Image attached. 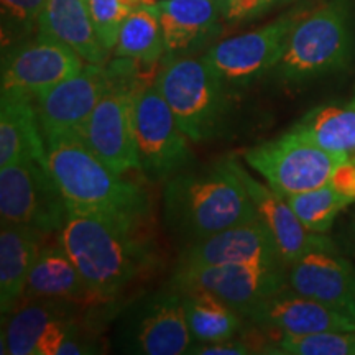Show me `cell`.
I'll list each match as a JSON object with an SVG mask.
<instances>
[{
	"instance_id": "obj_1",
	"label": "cell",
	"mask_w": 355,
	"mask_h": 355,
	"mask_svg": "<svg viewBox=\"0 0 355 355\" xmlns=\"http://www.w3.org/2000/svg\"><path fill=\"white\" fill-rule=\"evenodd\" d=\"M150 222L69 214L60 243L99 303H110L157 268Z\"/></svg>"
},
{
	"instance_id": "obj_2",
	"label": "cell",
	"mask_w": 355,
	"mask_h": 355,
	"mask_svg": "<svg viewBox=\"0 0 355 355\" xmlns=\"http://www.w3.org/2000/svg\"><path fill=\"white\" fill-rule=\"evenodd\" d=\"M232 157L201 168H184L165 183L168 229L186 243L259 217Z\"/></svg>"
},
{
	"instance_id": "obj_3",
	"label": "cell",
	"mask_w": 355,
	"mask_h": 355,
	"mask_svg": "<svg viewBox=\"0 0 355 355\" xmlns=\"http://www.w3.org/2000/svg\"><path fill=\"white\" fill-rule=\"evenodd\" d=\"M46 162L69 214L150 222L148 191L105 165L81 139L44 140Z\"/></svg>"
},
{
	"instance_id": "obj_4",
	"label": "cell",
	"mask_w": 355,
	"mask_h": 355,
	"mask_svg": "<svg viewBox=\"0 0 355 355\" xmlns=\"http://www.w3.org/2000/svg\"><path fill=\"white\" fill-rule=\"evenodd\" d=\"M155 86L191 141L201 144L214 139L225 127L230 89L204 56L166 58Z\"/></svg>"
},
{
	"instance_id": "obj_5",
	"label": "cell",
	"mask_w": 355,
	"mask_h": 355,
	"mask_svg": "<svg viewBox=\"0 0 355 355\" xmlns=\"http://www.w3.org/2000/svg\"><path fill=\"white\" fill-rule=\"evenodd\" d=\"M350 53V6L347 0H331L303 13L273 73L288 84L308 83L343 69Z\"/></svg>"
},
{
	"instance_id": "obj_6",
	"label": "cell",
	"mask_w": 355,
	"mask_h": 355,
	"mask_svg": "<svg viewBox=\"0 0 355 355\" xmlns=\"http://www.w3.org/2000/svg\"><path fill=\"white\" fill-rule=\"evenodd\" d=\"M109 68L114 86L102 97L84 128L83 141L97 158L119 175L140 171L133 133V92L144 86L137 63L127 58H115Z\"/></svg>"
},
{
	"instance_id": "obj_7",
	"label": "cell",
	"mask_w": 355,
	"mask_h": 355,
	"mask_svg": "<svg viewBox=\"0 0 355 355\" xmlns=\"http://www.w3.org/2000/svg\"><path fill=\"white\" fill-rule=\"evenodd\" d=\"M133 133L140 173L152 183H166L189 166L188 137L153 83L133 92Z\"/></svg>"
},
{
	"instance_id": "obj_8",
	"label": "cell",
	"mask_w": 355,
	"mask_h": 355,
	"mask_svg": "<svg viewBox=\"0 0 355 355\" xmlns=\"http://www.w3.org/2000/svg\"><path fill=\"white\" fill-rule=\"evenodd\" d=\"M0 217L2 224L60 234L69 211L48 162L26 158L0 168Z\"/></svg>"
},
{
	"instance_id": "obj_9",
	"label": "cell",
	"mask_w": 355,
	"mask_h": 355,
	"mask_svg": "<svg viewBox=\"0 0 355 355\" xmlns=\"http://www.w3.org/2000/svg\"><path fill=\"white\" fill-rule=\"evenodd\" d=\"M243 158L265 178L270 188L285 198L327 184L336 168L349 159L326 152L293 132L247 150Z\"/></svg>"
},
{
	"instance_id": "obj_10",
	"label": "cell",
	"mask_w": 355,
	"mask_h": 355,
	"mask_svg": "<svg viewBox=\"0 0 355 355\" xmlns=\"http://www.w3.org/2000/svg\"><path fill=\"white\" fill-rule=\"evenodd\" d=\"M304 12L296 8L259 30L216 43L204 58L229 89L245 87L277 68L288 37Z\"/></svg>"
},
{
	"instance_id": "obj_11",
	"label": "cell",
	"mask_w": 355,
	"mask_h": 355,
	"mask_svg": "<svg viewBox=\"0 0 355 355\" xmlns=\"http://www.w3.org/2000/svg\"><path fill=\"white\" fill-rule=\"evenodd\" d=\"M121 339L128 354H188L194 340L186 322L181 288L171 282L166 290L153 293L130 308Z\"/></svg>"
},
{
	"instance_id": "obj_12",
	"label": "cell",
	"mask_w": 355,
	"mask_h": 355,
	"mask_svg": "<svg viewBox=\"0 0 355 355\" xmlns=\"http://www.w3.org/2000/svg\"><path fill=\"white\" fill-rule=\"evenodd\" d=\"M86 61L68 44L37 33L2 51L0 92L43 96L84 68Z\"/></svg>"
},
{
	"instance_id": "obj_13",
	"label": "cell",
	"mask_w": 355,
	"mask_h": 355,
	"mask_svg": "<svg viewBox=\"0 0 355 355\" xmlns=\"http://www.w3.org/2000/svg\"><path fill=\"white\" fill-rule=\"evenodd\" d=\"M114 86L109 64L86 63L78 74L35 99L43 139H81L102 97Z\"/></svg>"
},
{
	"instance_id": "obj_14",
	"label": "cell",
	"mask_w": 355,
	"mask_h": 355,
	"mask_svg": "<svg viewBox=\"0 0 355 355\" xmlns=\"http://www.w3.org/2000/svg\"><path fill=\"white\" fill-rule=\"evenodd\" d=\"M171 282L176 285L204 288L241 314L260 300L290 286L288 266L263 263H234L176 270Z\"/></svg>"
},
{
	"instance_id": "obj_15",
	"label": "cell",
	"mask_w": 355,
	"mask_h": 355,
	"mask_svg": "<svg viewBox=\"0 0 355 355\" xmlns=\"http://www.w3.org/2000/svg\"><path fill=\"white\" fill-rule=\"evenodd\" d=\"M234 263H263L288 266L272 232L260 217L234 225L201 241L189 243L181 252L176 270L206 268Z\"/></svg>"
},
{
	"instance_id": "obj_16",
	"label": "cell",
	"mask_w": 355,
	"mask_h": 355,
	"mask_svg": "<svg viewBox=\"0 0 355 355\" xmlns=\"http://www.w3.org/2000/svg\"><path fill=\"white\" fill-rule=\"evenodd\" d=\"M242 316L275 336H306L326 331H355V321L290 286L260 300Z\"/></svg>"
},
{
	"instance_id": "obj_17",
	"label": "cell",
	"mask_w": 355,
	"mask_h": 355,
	"mask_svg": "<svg viewBox=\"0 0 355 355\" xmlns=\"http://www.w3.org/2000/svg\"><path fill=\"white\" fill-rule=\"evenodd\" d=\"M288 285L300 295L355 321V268L332 250H314L288 266Z\"/></svg>"
},
{
	"instance_id": "obj_18",
	"label": "cell",
	"mask_w": 355,
	"mask_h": 355,
	"mask_svg": "<svg viewBox=\"0 0 355 355\" xmlns=\"http://www.w3.org/2000/svg\"><path fill=\"white\" fill-rule=\"evenodd\" d=\"M239 173H241L243 184L255 204L257 214L272 232L279 248V254L288 266L309 252H337L336 245L331 239L326 237V234H314L301 224L285 196H282L270 186L254 180L242 166H239Z\"/></svg>"
},
{
	"instance_id": "obj_19",
	"label": "cell",
	"mask_w": 355,
	"mask_h": 355,
	"mask_svg": "<svg viewBox=\"0 0 355 355\" xmlns=\"http://www.w3.org/2000/svg\"><path fill=\"white\" fill-rule=\"evenodd\" d=\"M225 0H162L159 24L166 58L188 56L217 38Z\"/></svg>"
},
{
	"instance_id": "obj_20",
	"label": "cell",
	"mask_w": 355,
	"mask_h": 355,
	"mask_svg": "<svg viewBox=\"0 0 355 355\" xmlns=\"http://www.w3.org/2000/svg\"><path fill=\"white\" fill-rule=\"evenodd\" d=\"M38 33L68 44L86 63L107 64L110 51L97 35L86 0H48Z\"/></svg>"
},
{
	"instance_id": "obj_21",
	"label": "cell",
	"mask_w": 355,
	"mask_h": 355,
	"mask_svg": "<svg viewBox=\"0 0 355 355\" xmlns=\"http://www.w3.org/2000/svg\"><path fill=\"white\" fill-rule=\"evenodd\" d=\"M32 298L64 301L71 304L99 303L60 242L58 245L42 247L35 260L21 300Z\"/></svg>"
},
{
	"instance_id": "obj_22",
	"label": "cell",
	"mask_w": 355,
	"mask_h": 355,
	"mask_svg": "<svg viewBox=\"0 0 355 355\" xmlns=\"http://www.w3.org/2000/svg\"><path fill=\"white\" fill-rule=\"evenodd\" d=\"M26 158L46 162L35 101L17 92H0V168Z\"/></svg>"
},
{
	"instance_id": "obj_23",
	"label": "cell",
	"mask_w": 355,
	"mask_h": 355,
	"mask_svg": "<svg viewBox=\"0 0 355 355\" xmlns=\"http://www.w3.org/2000/svg\"><path fill=\"white\" fill-rule=\"evenodd\" d=\"M44 235L19 224H2L0 230V309L7 316L24 298Z\"/></svg>"
},
{
	"instance_id": "obj_24",
	"label": "cell",
	"mask_w": 355,
	"mask_h": 355,
	"mask_svg": "<svg viewBox=\"0 0 355 355\" xmlns=\"http://www.w3.org/2000/svg\"><path fill=\"white\" fill-rule=\"evenodd\" d=\"M178 286L183 291L186 322L194 343H216L230 339L241 332L245 318L237 309L204 288Z\"/></svg>"
},
{
	"instance_id": "obj_25",
	"label": "cell",
	"mask_w": 355,
	"mask_h": 355,
	"mask_svg": "<svg viewBox=\"0 0 355 355\" xmlns=\"http://www.w3.org/2000/svg\"><path fill=\"white\" fill-rule=\"evenodd\" d=\"M293 133L332 155H355V105H321L291 127Z\"/></svg>"
},
{
	"instance_id": "obj_26",
	"label": "cell",
	"mask_w": 355,
	"mask_h": 355,
	"mask_svg": "<svg viewBox=\"0 0 355 355\" xmlns=\"http://www.w3.org/2000/svg\"><path fill=\"white\" fill-rule=\"evenodd\" d=\"M69 306L71 303L55 300H21L15 309L7 314V322H3L2 354L35 355V345L44 327L53 319L68 314L66 308Z\"/></svg>"
},
{
	"instance_id": "obj_27",
	"label": "cell",
	"mask_w": 355,
	"mask_h": 355,
	"mask_svg": "<svg viewBox=\"0 0 355 355\" xmlns=\"http://www.w3.org/2000/svg\"><path fill=\"white\" fill-rule=\"evenodd\" d=\"M157 3L137 8L127 17L115 43V58H127L137 63L155 66L166 56Z\"/></svg>"
},
{
	"instance_id": "obj_28",
	"label": "cell",
	"mask_w": 355,
	"mask_h": 355,
	"mask_svg": "<svg viewBox=\"0 0 355 355\" xmlns=\"http://www.w3.org/2000/svg\"><path fill=\"white\" fill-rule=\"evenodd\" d=\"M286 201L298 216L301 224L314 234H327L334 224L336 217L343 212L349 204H352L339 191L327 183L316 189L288 196Z\"/></svg>"
},
{
	"instance_id": "obj_29",
	"label": "cell",
	"mask_w": 355,
	"mask_h": 355,
	"mask_svg": "<svg viewBox=\"0 0 355 355\" xmlns=\"http://www.w3.org/2000/svg\"><path fill=\"white\" fill-rule=\"evenodd\" d=\"M265 354L277 355H355V331H326L306 336H278Z\"/></svg>"
},
{
	"instance_id": "obj_30",
	"label": "cell",
	"mask_w": 355,
	"mask_h": 355,
	"mask_svg": "<svg viewBox=\"0 0 355 355\" xmlns=\"http://www.w3.org/2000/svg\"><path fill=\"white\" fill-rule=\"evenodd\" d=\"M48 0H0L2 51L38 33L40 17Z\"/></svg>"
},
{
	"instance_id": "obj_31",
	"label": "cell",
	"mask_w": 355,
	"mask_h": 355,
	"mask_svg": "<svg viewBox=\"0 0 355 355\" xmlns=\"http://www.w3.org/2000/svg\"><path fill=\"white\" fill-rule=\"evenodd\" d=\"M152 3H157V0H87L97 35L110 53L114 51L121 26L127 17L137 8Z\"/></svg>"
},
{
	"instance_id": "obj_32",
	"label": "cell",
	"mask_w": 355,
	"mask_h": 355,
	"mask_svg": "<svg viewBox=\"0 0 355 355\" xmlns=\"http://www.w3.org/2000/svg\"><path fill=\"white\" fill-rule=\"evenodd\" d=\"M78 327L79 324L73 318H69V314L53 319L40 336L38 343L35 345V355H58L61 345Z\"/></svg>"
},
{
	"instance_id": "obj_33",
	"label": "cell",
	"mask_w": 355,
	"mask_h": 355,
	"mask_svg": "<svg viewBox=\"0 0 355 355\" xmlns=\"http://www.w3.org/2000/svg\"><path fill=\"white\" fill-rule=\"evenodd\" d=\"M193 355H250L263 354L261 345L255 344L250 337L237 339V336L230 339L216 340V343H193L189 352Z\"/></svg>"
},
{
	"instance_id": "obj_34",
	"label": "cell",
	"mask_w": 355,
	"mask_h": 355,
	"mask_svg": "<svg viewBox=\"0 0 355 355\" xmlns=\"http://www.w3.org/2000/svg\"><path fill=\"white\" fill-rule=\"evenodd\" d=\"M275 3H277V0H225L224 21L234 25L254 20Z\"/></svg>"
},
{
	"instance_id": "obj_35",
	"label": "cell",
	"mask_w": 355,
	"mask_h": 355,
	"mask_svg": "<svg viewBox=\"0 0 355 355\" xmlns=\"http://www.w3.org/2000/svg\"><path fill=\"white\" fill-rule=\"evenodd\" d=\"M329 184L343 196L355 202V162L352 158L345 159L336 168Z\"/></svg>"
},
{
	"instance_id": "obj_36",
	"label": "cell",
	"mask_w": 355,
	"mask_h": 355,
	"mask_svg": "<svg viewBox=\"0 0 355 355\" xmlns=\"http://www.w3.org/2000/svg\"><path fill=\"white\" fill-rule=\"evenodd\" d=\"M290 2H295V0H277L278 6H283V3H290Z\"/></svg>"
},
{
	"instance_id": "obj_37",
	"label": "cell",
	"mask_w": 355,
	"mask_h": 355,
	"mask_svg": "<svg viewBox=\"0 0 355 355\" xmlns=\"http://www.w3.org/2000/svg\"><path fill=\"white\" fill-rule=\"evenodd\" d=\"M350 104L355 105V92H354V97H352V101H350Z\"/></svg>"
},
{
	"instance_id": "obj_38",
	"label": "cell",
	"mask_w": 355,
	"mask_h": 355,
	"mask_svg": "<svg viewBox=\"0 0 355 355\" xmlns=\"http://www.w3.org/2000/svg\"><path fill=\"white\" fill-rule=\"evenodd\" d=\"M350 158H352V159H354V162H355V155H352V157H350Z\"/></svg>"
},
{
	"instance_id": "obj_39",
	"label": "cell",
	"mask_w": 355,
	"mask_h": 355,
	"mask_svg": "<svg viewBox=\"0 0 355 355\" xmlns=\"http://www.w3.org/2000/svg\"><path fill=\"white\" fill-rule=\"evenodd\" d=\"M86 2H87V0H86Z\"/></svg>"
}]
</instances>
